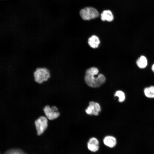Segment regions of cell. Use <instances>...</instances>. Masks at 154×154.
<instances>
[{
  "label": "cell",
  "instance_id": "1",
  "mask_svg": "<svg viewBox=\"0 0 154 154\" xmlns=\"http://www.w3.org/2000/svg\"><path fill=\"white\" fill-rule=\"evenodd\" d=\"M98 69L95 67H91L87 69L86 72L84 79L86 84L92 88L98 87L106 81V78L102 74L98 73Z\"/></svg>",
  "mask_w": 154,
  "mask_h": 154
},
{
  "label": "cell",
  "instance_id": "3",
  "mask_svg": "<svg viewBox=\"0 0 154 154\" xmlns=\"http://www.w3.org/2000/svg\"><path fill=\"white\" fill-rule=\"evenodd\" d=\"M48 120L44 116H40L34 121V124L38 135L42 134L47 129Z\"/></svg>",
  "mask_w": 154,
  "mask_h": 154
},
{
  "label": "cell",
  "instance_id": "5",
  "mask_svg": "<svg viewBox=\"0 0 154 154\" xmlns=\"http://www.w3.org/2000/svg\"><path fill=\"white\" fill-rule=\"evenodd\" d=\"M45 116L49 120L57 119L60 116V113L57 107L55 105L50 106L47 105L43 108Z\"/></svg>",
  "mask_w": 154,
  "mask_h": 154
},
{
  "label": "cell",
  "instance_id": "8",
  "mask_svg": "<svg viewBox=\"0 0 154 154\" xmlns=\"http://www.w3.org/2000/svg\"><path fill=\"white\" fill-rule=\"evenodd\" d=\"M103 142L105 145L107 147L112 148L114 147L117 143L116 138L113 136H106L103 139Z\"/></svg>",
  "mask_w": 154,
  "mask_h": 154
},
{
  "label": "cell",
  "instance_id": "13",
  "mask_svg": "<svg viewBox=\"0 0 154 154\" xmlns=\"http://www.w3.org/2000/svg\"><path fill=\"white\" fill-rule=\"evenodd\" d=\"M115 96L119 98V102H122L124 101L125 98V96L124 92L120 90L117 91L115 94Z\"/></svg>",
  "mask_w": 154,
  "mask_h": 154
},
{
  "label": "cell",
  "instance_id": "4",
  "mask_svg": "<svg viewBox=\"0 0 154 154\" xmlns=\"http://www.w3.org/2000/svg\"><path fill=\"white\" fill-rule=\"evenodd\" d=\"M80 16L84 20H89L98 17L99 14L95 8L88 7L81 9L80 12Z\"/></svg>",
  "mask_w": 154,
  "mask_h": 154
},
{
  "label": "cell",
  "instance_id": "14",
  "mask_svg": "<svg viewBox=\"0 0 154 154\" xmlns=\"http://www.w3.org/2000/svg\"><path fill=\"white\" fill-rule=\"evenodd\" d=\"M152 69L153 71L154 72V64H153L152 67Z\"/></svg>",
  "mask_w": 154,
  "mask_h": 154
},
{
  "label": "cell",
  "instance_id": "10",
  "mask_svg": "<svg viewBox=\"0 0 154 154\" xmlns=\"http://www.w3.org/2000/svg\"><path fill=\"white\" fill-rule=\"evenodd\" d=\"M100 42L98 37L93 35L90 37L88 40L89 45L91 47L95 48L98 47Z\"/></svg>",
  "mask_w": 154,
  "mask_h": 154
},
{
  "label": "cell",
  "instance_id": "7",
  "mask_svg": "<svg viewBox=\"0 0 154 154\" xmlns=\"http://www.w3.org/2000/svg\"><path fill=\"white\" fill-rule=\"evenodd\" d=\"M99 141L97 138L92 137L89 139L88 143V148L91 151L96 152L99 149Z\"/></svg>",
  "mask_w": 154,
  "mask_h": 154
},
{
  "label": "cell",
  "instance_id": "6",
  "mask_svg": "<svg viewBox=\"0 0 154 154\" xmlns=\"http://www.w3.org/2000/svg\"><path fill=\"white\" fill-rule=\"evenodd\" d=\"M101 111V107L99 104L93 101L89 102V106L85 110L88 114L95 116H98Z\"/></svg>",
  "mask_w": 154,
  "mask_h": 154
},
{
  "label": "cell",
  "instance_id": "12",
  "mask_svg": "<svg viewBox=\"0 0 154 154\" xmlns=\"http://www.w3.org/2000/svg\"><path fill=\"white\" fill-rule=\"evenodd\" d=\"M144 94L147 97L151 98H154V86H151L145 88Z\"/></svg>",
  "mask_w": 154,
  "mask_h": 154
},
{
  "label": "cell",
  "instance_id": "2",
  "mask_svg": "<svg viewBox=\"0 0 154 154\" xmlns=\"http://www.w3.org/2000/svg\"><path fill=\"white\" fill-rule=\"evenodd\" d=\"M34 81L38 84H42L46 82L51 77L50 71L45 67L38 68H36L33 73Z\"/></svg>",
  "mask_w": 154,
  "mask_h": 154
},
{
  "label": "cell",
  "instance_id": "11",
  "mask_svg": "<svg viewBox=\"0 0 154 154\" xmlns=\"http://www.w3.org/2000/svg\"><path fill=\"white\" fill-rule=\"evenodd\" d=\"M136 63L139 68H143L147 66V60L145 56H141L137 59Z\"/></svg>",
  "mask_w": 154,
  "mask_h": 154
},
{
  "label": "cell",
  "instance_id": "9",
  "mask_svg": "<svg viewBox=\"0 0 154 154\" xmlns=\"http://www.w3.org/2000/svg\"><path fill=\"white\" fill-rule=\"evenodd\" d=\"M114 17L112 12L109 10L104 11L101 14V19L102 21L111 22L114 19Z\"/></svg>",
  "mask_w": 154,
  "mask_h": 154
}]
</instances>
